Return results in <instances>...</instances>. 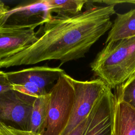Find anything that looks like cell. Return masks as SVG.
I'll list each match as a JSON object with an SVG mask.
<instances>
[{
	"label": "cell",
	"mask_w": 135,
	"mask_h": 135,
	"mask_svg": "<svg viewBox=\"0 0 135 135\" xmlns=\"http://www.w3.org/2000/svg\"><path fill=\"white\" fill-rule=\"evenodd\" d=\"M90 68L94 75L115 89L135 73V36L107 43Z\"/></svg>",
	"instance_id": "cell-2"
},
{
	"label": "cell",
	"mask_w": 135,
	"mask_h": 135,
	"mask_svg": "<svg viewBox=\"0 0 135 135\" xmlns=\"http://www.w3.org/2000/svg\"><path fill=\"white\" fill-rule=\"evenodd\" d=\"M0 135H40L38 133L30 130L17 129L13 127L6 125L3 121H0Z\"/></svg>",
	"instance_id": "cell-16"
},
{
	"label": "cell",
	"mask_w": 135,
	"mask_h": 135,
	"mask_svg": "<svg viewBox=\"0 0 135 135\" xmlns=\"http://www.w3.org/2000/svg\"><path fill=\"white\" fill-rule=\"evenodd\" d=\"M36 98L12 90L0 95V121L16 123L29 130L33 105Z\"/></svg>",
	"instance_id": "cell-6"
},
{
	"label": "cell",
	"mask_w": 135,
	"mask_h": 135,
	"mask_svg": "<svg viewBox=\"0 0 135 135\" xmlns=\"http://www.w3.org/2000/svg\"><path fill=\"white\" fill-rule=\"evenodd\" d=\"M12 86L13 90L34 98L40 97L49 93L37 85L30 82L12 84Z\"/></svg>",
	"instance_id": "cell-15"
},
{
	"label": "cell",
	"mask_w": 135,
	"mask_h": 135,
	"mask_svg": "<svg viewBox=\"0 0 135 135\" xmlns=\"http://www.w3.org/2000/svg\"><path fill=\"white\" fill-rule=\"evenodd\" d=\"M65 71L59 67L38 66L6 72L12 84L30 82L46 91L48 87L54 85L59 76Z\"/></svg>",
	"instance_id": "cell-9"
},
{
	"label": "cell",
	"mask_w": 135,
	"mask_h": 135,
	"mask_svg": "<svg viewBox=\"0 0 135 135\" xmlns=\"http://www.w3.org/2000/svg\"><path fill=\"white\" fill-rule=\"evenodd\" d=\"M115 97L135 110V73L115 89Z\"/></svg>",
	"instance_id": "cell-14"
},
{
	"label": "cell",
	"mask_w": 135,
	"mask_h": 135,
	"mask_svg": "<svg viewBox=\"0 0 135 135\" xmlns=\"http://www.w3.org/2000/svg\"><path fill=\"white\" fill-rule=\"evenodd\" d=\"M103 3H106L107 5L110 4H118V3H132L135 4V0H126V1H104Z\"/></svg>",
	"instance_id": "cell-19"
},
{
	"label": "cell",
	"mask_w": 135,
	"mask_h": 135,
	"mask_svg": "<svg viewBox=\"0 0 135 135\" xmlns=\"http://www.w3.org/2000/svg\"><path fill=\"white\" fill-rule=\"evenodd\" d=\"M49 101V92L35 98L30 117L29 130L39 133L47 117Z\"/></svg>",
	"instance_id": "cell-12"
},
{
	"label": "cell",
	"mask_w": 135,
	"mask_h": 135,
	"mask_svg": "<svg viewBox=\"0 0 135 135\" xmlns=\"http://www.w3.org/2000/svg\"><path fill=\"white\" fill-rule=\"evenodd\" d=\"M75 90V98L68 123L61 135H68L89 115L108 86L99 78L87 81L70 76Z\"/></svg>",
	"instance_id": "cell-4"
},
{
	"label": "cell",
	"mask_w": 135,
	"mask_h": 135,
	"mask_svg": "<svg viewBox=\"0 0 135 135\" xmlns=\"http://www.w3.org/2000/svg\"><path fill=\"white\" fill-rule=\"evenodd\" d=\"M112 135H135V110L115 95Z\"/></svg>",
	"instance_id": "cell-10"
},
{
	"label": "cell",
	"mask_w": 135,
	"mask_h": 135,
	"mask_svg": "<svg viewBox=\"0 0 135 135\" xmlns=\"http://www.w3.org/2000/svg\"><path fill=\"white\" fill-rule=\"evenodd\" d=\"M89 2V1H88ZM85 4L80 14L66 17L56 15L43 25L42 35L24 51L0 61V69L32 65L47 60L61 64L83 57L91 46L110 30L115 5Z\"/></svg>",
	"instance_id": "cell-1"
},
{
	"label": "cell",
	"mask_w": 135,
	"mask_h": 135,
	"mask_svg": "<svg viewBox=\"0 0 135 135\" xmlns=\"http://www.w3.org/2000/svg\"><path fill=\"white\" fill-rule=\"evenodd\" d=\"M135 36V8L123 13H117L109 30L105 44Z\"/></svg>",
	"instance_id": "cell-11"
},
{
	"label": "cell",
	"mask_w": 135,
	"mask_h": 135,
	"mask_svg": "<svg viewBox=\"0 0 135 135\" xmlns=\"http://www.w3.org/2000/svg\"><path fill=\"white\" fill-rule=\"evenodd\" d=\"M13 90L12 83L9 81L6 72L0 71V95Z\"/></svg>",
	"instance_id": "cell-17"
},
{
	"label": "cell",
	"mask_w": 135,
	"mask_h": 135,
	"mask_svg": "<svg viewBox=\"0 0 135 135\" xmlns=\"http://www.w3.org/2000/svg\"><path fill=\"white\" fill-rule=\"evenodd\" d=\"M51 9L48 0L18 5L0 17V27L35 29L52 18Z\"/></svg>",
	"instance_id": "cell-5"
},
{
	"label": "cell",
	"mask_w": 135,
	"mask_h": 135,
	"mask_svg": "<svg viewBox=\"0 0 135 135\" xmlns=\"http://www.w3.org/2000/svg\"><path fill=\"white\" fill-rule=\"evenodd\" d=\"M50 101L46 120L40 135H61L68 123L75 98L70 76L61 74L50 91Z\"/></svg>",
	"instance_id": "cell-3"
},
{
	"label": "cell",
	"mask_w": 135,
	"mask_h": 135,
	"mask_svg": "<svg viewBox=\"0 0 135 135\" xmlns=\"http://www.w3.org/2000/svg\"><path fill=\"white\" fill-rule=\"evenodd\" d=\"M114 94L108 86L86 118L82 135H112Z\"/></svg>",
	"instance_id": "cell-7"
},
{
	"label": "cell",
	"mask_w": 135,
	"mask_h": 135,
	"mask_svg": "<svg viewBox=\"0 0 135 135\" xmlns=\"http://www.w3.org/2000/svg\"><path fill=\"white\" fill-rule=\"evenodd\" d=\"M86 118L83 121H82L77 127H76L72 131H71L68 135H82L85 126Z\"/></svg>",
	"instance_id": "cell-18"
},
{
	"label": "cell",
	"mask_w": 135,
	"mask_h": 135,
	"mask_svg": "<svg viewBox=\"0 0 135 135\" xmlns=\"http://www.w3.org/2000/svg\"><path fill=\"white\" fill-rule=\"evenodd\" d=\"M88 2L84 0H48L52 7L51 12L56 13V16L61 17H71L80 14Z\"/></svg>",
	"instance_id": "cell-13"
},
{
	"label": "cell",
	"mask_w": 135,
	"mask_h": 135,
	"mask_svg": "<svg viewBox=\"0 0 135 135\" xmlns=\"http://www.w3.org/2000/svg\"><path fill=\"white\" fill-rule=\"evenodd\" d=\"M38 40L33 28L0 27V61L24 51Z\"/></svg>",
	"instance_id": "cell-8"
},
{
	"label": "cell",
	"mask_w": 135,
	"mask_h": 135,
	"mask_svg": "<svg viewBox=\"0 0 135 135\" xmlns=\"http://www.w3.org/2000/svg\"><path fill=\"white\" fill-rule=\"evenodd\" d=\"M9 9L8 6L6 5L3 2L0 1V17L4 14Z\"/></svg>",
	"instance_id": "cell-20"
}]
</instances>
